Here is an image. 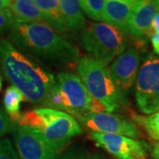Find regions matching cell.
I'll return each instance as SVG.
<instances>
[{
  "label": "cell",
  "instance_id": "83f0119b",
  "mask_svg": "<svg viewBox=\"0 0 159 159\" xmlns=\"http://www.w3.org/2000/svg\"><path fill=\"white\" fill-rule=\"evenodd\" d=\"M93 159H104V158H103V157H102L100 155H94Z\"/></svg>",
  "mask_w": 159,
  "mask_h": 159
},
{
  "label": "cell",
  "instance_id": "f1b7e54d",
  "mask_svg": "<svg viewBox=\"0 0 159 159\" xmlns=\"http://www.w3.org/2000/svg\"><path fill=\"white\" fill-rule=\"evenodd\" d=\"M2 84H3V79H2V76L0 75V90L2 89Z\"/></svg>",
  "mask_w": 159,
  "mask_h": 159
},
{
  "label": "cell",
  "instance_id": "44dd1931",
  "mask_svg": "<svg viewBox=\"0 0 159 159\" xmlns=\"http://www.w3.org/2000/svg\"><path fill=\"white\" fill-rule=\"evenodd\" d=\"M16 128V123H14L6 112L0 108V137H3Z\"/></svg>",
  "mask_w": 159,
  "mask_h": 159
},
{
  "label": "cell",
  "instance_id": "7402d4cb",
  "mask_svg": "<svg viewBox=\"0 0 159 159\" xmlns=\"http://www.w3.org/2000/svg\"><path fill=\"white\" fill-rule=\"evenodd\" d=\"M16 21L9 8L0 10V34L10 30L11 26Z\"/></svg>",
  "mask_w": 159,
  "mask_h": 159
},
{
  "label": "cell",
  "instance_id": "9a60e30c",
  "mask_svg": "<svg viewBox=\"0 0 159 159\" xmlns=\"http://www.w3.org/2000/svg\"><path fill=\"white\" fill-rule=\"evenodd\" d=\"M9 10L17 21L44 22V18L42 11L32 0L11 1Z\"/></svg>",
  "mask_w": 159,
  "mask_h": 159
},
{
  "label": "cell",
  "instance_id": "9c48e42d",
  "mask_svg": "<svg viewBox=\"0 0 159 159\" xmlns=\"http://www.w3.org/2000/svg\"><path fill=\"white\" fill-rule=\"evenodd\" d=\"M89 137L97 147L118 159H147L144 142L125 135L101 133H90Z\"/></svg>",
  "mask_w": 159,
  "mask_h": 159
},
{
  "label": "cell",
  "instance_id": "7a4b0ae2",
  "mask_svg": "<svg viewBox=\"0 0 159 159\" xmlns=\"http://www.w3.org/2000/svg\"><path fill=\"white\" fill-rule=\"evenodd\" d=\"M9 42L28 56L57 64L79 61L78 48L44 22L15 21L9 30Z\"/></svg>",
  "mask_w": 159,
  "mask_h": 159
},
{
  "label": "cell",
  "instance_id": "277c9868",
  "mask_svg": "<svg viewBox=\"0 0 159 159\" xmlns=\"http://www.w3.org/2000/svg\"><path fill=\"white\" fill-rule=\"evenodd\" d=\"M77 71L91 97L106 112L112 113L126 104L125 96L115 84L106 65L86 56L79 59Z\"/></svg>",
  "mask_w": 159,
  "mask_h": 159
},
{
  "label": "cell",
  "instance_id": "30bf717a",
  "mask_svg": "<svg viewBox=\"0 0 159 159\" xmlns=\"http://www.w3.org/2000/svg\"><path fill=\"white\" fill-rule=\"evenodd\" d=\"M14 131V148L19 159H55L57 157V152L51 149L33 129L18 125Z\"/></svg>",
  "mask_w": 159,
  "mask_h": 159
},
{
  "label": "cell",
  "instance_id": "e0dca14e",
  "mask_svg": "<svg viewBox=\"0 0 159 159\" xmlns=\"http://www.w3.org/2000/svg\"><path fill=\"white\" fill-rule=\"evenodd\" d=\"M25 98L22 94L13 86H9L5 91L4 96V106L6 114L10 119L17 124L20 117V104Z\"/></svg>",
  "mask_w": 159,
  "mask_h": 159
},
{
  "label": "cell",
  "instance_id": "4fadbf2b",
  "mask_svg": "<svg viewBox=\"0 0 159 159\" xmlns=\"http://www.w3.org/2000/svg\"><path fill=\"white\" fill-rule=\"evenodd\" d=\"M137 0H107L103 11V23L128 34V24Z\"/></svg>",
  "mask_w": 159,
  "mask_h": 159
},
{
  "label": "cell",
  "instance_id": "ba28073f",
  "mask_svg": "<svg viewBox=\"0 0 159 159\" xmlns=\"http://www.w3.org/2000/svg\"><path fill=\"white\" fill-rule=\"evenodd\" d=\"M73 117L80 125L90 133L120 134L130 138H138L140 135L134 121L117 114L86 111L75 114Z\"/></svg>",
  "mask_w": 159,
  "mask_h": 159
},
{
  "label": "cell",
  "instance_id": "603a6c76",
  "mask_svg": "<svg viewBox=\"0 0 159 159\" xmlns=\"http://www.w3.org/2000/svg\"><path fill=\"white\" fill-rule=\"evenodd\" d=\"M93 157L94 155H90L81 149L74 148L65 151L64 153L60 154V156L57 155L55 159H93Z\"/></svg>",
  "mask_w": 159,
  "mask_h": 159
},
{
  "label": "cell",
  "instance_id": "5bb4252c",
  "mask_svg": "<svg viewBox=\"0 0 159 159\" xmlns=\"http://www.w3.org/2000/svg\"><path fill=\"white\" fill-rule=\"evenodd\" d=\"M34 3L42 11L44 22L57 33L66 34L69 30L65 23L57 0H34Z\"/></svg>",
  "mask_w": 159,
  "mask_h": 159
},
{
  "label": "cell",
  "instance_id": "8992f818",
  "mask_svg": "<svg viewBox=\"0 0 159 159\" xmlns=\"http://www.w3.org/2000/svg\"><path fill=\"white\" fill-rule=\"evenodd\" d=\"M80 44L91 57L108 66L125 50V34L103 22L86 26L80 33Z\"/></svg>",
  "mask_w": 159,
  "mask_h": 159
},
{
  "label": "cell",
  "instance_id": "4316f807",
  "mask_svg": "<svg viewBox=\"0 0 159 159\" xmlns=\"http://www.w3.org/2000/svg\"><path fill=\"white\" fill-rule=\"evenodd\" d=\"M10 4H11L10 0H0V10L9 8Z\"/></svg>",
  "mask_w": 159,
  "mask_h": 159
},
{
  "label": "cell",
  "instance_id": "5b68a950",
  "mask_svg": "<svg viewBox=\"0 0 159 159\" xmlns=\"http://www.w3.org/2000/svg\"><path fill=\"white\" fill-rule=\"evenodd\" d=\"M46 107L62 111L71 116L86 111H105L91 97L79 75L68 72L59 73L55 77Z\"/></svg>",
  "mask_w": 159,
  "mask_h": 159
},
{
  "label": "cell",
  "instance_id": "52a82bcc",
  "mask_svg": "<svg viewBox=\"0 0 159 159\" xmlns=\"http://www.w3.org/2000/svg\"><path fill=\"white\" fill-rule=\"evenodd\" d=\"M135 100L140 111L150 115L159 110V57L148 54L139 69Z\"/></svg>",
  "mask_w": 159,
  "mask_h": 159
},
{
  "label": "cell",
  "instance_id": "8fae6325",
  "mask_svg": "<svg viewBox=\"0 0 159 159\" xmlns=\"http://www.w3.org/2000/svg\"><path fill=\"white\" fill-rule=\"evenodd\" d=\"M140 62L138 51L129 48L116 57L109 68L115 84L124 95L128 93L136 82Z\"/></svg>",
  "mask_w": 159,
  "mask_h": 159
},
{
  "label": "cell",
  "instance_id": "ac0fdd59",
  "mask_svg": "<svg viewBox=\"0 0 159 159\" xmlns=\"http://www.w3.org/2000/svg\"><path fill=\"white\" fill-rule=\"evenodd\" d=\"M132 119L134 123L141 125L151 139L159 142V110L146 116L133 113Z\"/></svg>",
  "mask_w": 159,
  "mask_h": 159
},
{
  "label": "cell",
  "instance_id": "3957f363",
  "mask_svg": "<svg viewBox=\"0 0 159 159\" xmlns=\"http://www.w3.org/2000/svg\"><path fill=\"white\" fill-rule=\"evenodd\" d=\"M17 124L36 132L42 140L57 153L74 137L82 134L80 125L73 116L48 107L34 108L24 112Z\"/></svg>",
  "mask_w": 159,
  "mask_h": 159
},
{
  "label": "cell",
  "instance_id": "d6986e66",
  "mask_svg": "<svg viewBox=\"0 0 159 159\" xmlns=\"http://www.w3.org/2000/svg\"><path fill=\"white\" fill-rule=\"evenodd\" d=\"M105 0H80L79 1L80 9L87 16L96 20L103 21V11Z\"/></svg>",
  "mask_w": 159,
  "mask_h": 159
},
{
  "label": "cell",
  "instance_id": "d4e9b609",
  "mask_svg": "<svg viewBox=\"0 0 159 159\" xmlns=\"http://www.w3.org/2000/svg\"><path fill=\"white\" fill-rule=\"evenodd\" d=\"M151 43L153 47L154 52L159 56V34L151 35Z\"/></svg>",
  "mask_w": 159,
  "mask_h": 159
},
{
  "label": "cell",
  "instance_id": "6da1fadb",
  "mask_svg": "<svg viewBox=\"0 0 159 159\" xmlns=\"http://www.w3.org/2000/svg\"><path fill=\"white\" fill-rule=\"evenodd\" d=\"M0 64L6 79L29 102L46 107L54 75L6 39H0Z\"/></svg>",
  "mask_w": 159,
  "mask_h": 159
},
{
  "label": "cell",
  "instance_id": "ffe728a7",
  "mask_svg": "<svg viewBox=\"0 0 159 159\" xmlns=\"http://www.w3.org/2000/svg\"><path fill=\"white\" fill-rule=\"evenodd\" d=\"M0 159H19L15 148L7 138L0 140Z\"/></svg>",
  "mask_w": 159,
  "mask_h": 159
},
{
  "label": "cell",
  "instance_id": "484cf974",
  "mask_svg": "<svg viewBox=\"0 0 159 159\" xmlns=\"http://www.w3.org/2000/svg\"><path fill=\"white\" fill-rule=\"evenodd\" d=\"M152 157L153 159H159V142H157L154 146Z\"/></svg>",
  "mask_w": 159,
  "mask_h": 159
},
{
  "label": "cell",
  "instance_id": "cb8c5ba5",
  "mask_svg": "<svg viewBox=\"0 0 159 159\" xmlns=\"http://www.w3.org/2000/svg\"><path fill=\"white\" fill-rule=\"evenodd\" d=\"M151 31L153 34H159V12L157 13V15L154 17L153 20L151 22L150 25V29L148 30V32ZM152 34V35H153Z\"/></svg>",
  "mask_w": 159,
  "mask_h": 159
},
{
  "label": "cell",
  "instance_id": "7c38bea8",
  "mask_svg": "<svg viewBox=\"0 0 159 159\" xmlns=\"http://www.w3.org/2000/svg\"><path fill=\"white\" fill-rule=\"evenodd\" d=\"M157 12L159 0H137L128 24V34L134 38H142L148 34Z\"/></svg>",
  "mask_w": 159,
  "mask_h": 159
},
{
  "label": "cell",
  "instance_id": "2e32d148",
  "mask_svg": "<svg viewBox=\"0 0 159 159\" xmlns=\"http://www.w3.org/2000/svg\"><path fill=\"white\" fill-rule=\"evenodd\" d=\"M60 10L65 23L69 31L82 30L86 27V19L80 9L79 1L61 0L59 1Z\"/></svg>",
  "mask_w": 159,
  "mask_h": 159
}]
</instances>
